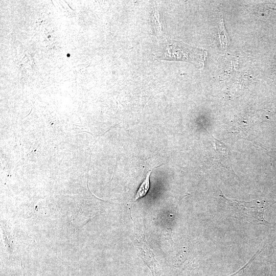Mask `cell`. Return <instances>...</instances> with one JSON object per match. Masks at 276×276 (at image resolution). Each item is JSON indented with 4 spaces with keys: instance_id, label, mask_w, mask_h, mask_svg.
<instances>
[{
    "instance_id": "obj_1",
    "label": "cell",
    "mask_w": 276,
    "mask_h": 276,
    "mask_svg": "<svg viewBox=\"0 0 276 276\" xmlns=\"http://www.w3.org/2000/svg\"><path fill=\"white\" fill-rule=\"evenodd\" d=\"M220 197L225 204L227 211L237 218L249 222L268 226L269 223L264 218L265 211L276 204V200H254L245 201Z\"/></svg>"
},
{
    "instance_id": "obj_2",
    "label": "cell",
    "mask_w": 276,
    "mask_h": 276,
    "mask_svg": "<svg viewBox=\"0 0 276 276\" xmlns=\"http://www.w3.org/2000/svg\"><path fill=\"white\" fill-rule=\"evenodd\" d=\"M208 53L206 51L194 48L181 41L173 40L167 43L162 59L185 61L193 64L198 68L204 65Z\"/></svg>"
},
{
    "instance_id": "obj_3",
    "label": "cell",
    "mask_w": 276,
    "mask_h": 276,
    "mask_svg": "<svg viewBox=\"0 0 276 276\" xmlns=\"http://www.w3.org/2000/svg\"><path fill=\"white\" fill-rule=\"evenodd\" d=\"M135 244L139 248L141 257L151 269L153 276H158L160 274L158 264L154 258V255L149 248L146 242L144 241L145 239L142 236V241L139 240L135 237Z\"/></svg>"
},
{
    "instance_id": "obj_4",
    "label": "cell",
    "mask_w": 276,
    "mask_h": 276,
    "mask_svg": "<svg viewBox=\"0 0 276 276\" xmlns=\"http://www.w3.org/2000/svg\"><path fill=\"white\" fill-rule=\"evenodd\" d=\"M164 164L156 166L155 168H153L152 169L150 170L148 172V173L146 175L145 178L139 187L135 195L133 202H135L140 198H142L146 195L150 188V176L151 175L152 170Z\"/></svg>"
},
{
    "instance_id": "obj_5",
    "label": "cell",
    "mask_w": 276,
    "mask_h": 276,
    "mask_svg": "<svg viewBox=\"0 0 276 276\" xmlns=\"http://www.w3.org/2000/svg\"><path fill=\"white\" fill-rule=\"evenodd\" d=\"M153 20L154 27V30L158 35H160L163 33V22L160 18L159 12L155 9L153 11Z\"/></svg>"
},
{
    "instance_id": "obj_6",
    "label": "cell",
    "mask_w": 276,
    "mask_h": 276,
    "mask_svg": "<svg viewBox=\"0 0 276 276\" xmlns=\"http://www.w3.org/2000/svg\"><path fill=\"white\" fill-rule=\"evenodd\" d=\"M220 29V38L221 40V46L222 47H226L228 45V41L227 39L226 38V35H225V34H227L225 28L224 27L223 20H222V22H221L220 26L219 27Z\"/></svg>"
},
{
    "instance_id": "obj_7",
    "label": "cell",
    "mask_w": 276,
    "mask_h": 276,
    "mask_svg": "<svg viewBox=\"0 0 276 276\" xmlns=\"http://www.w3.org/2000/svg\"><path fill=\"white\" fill-rule=\"evenodd\" d=\"M272 273L273 276H276V258L273 264V267L272 268Z\"/></svg>"
}]
</instances>
